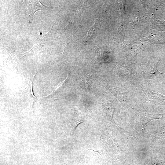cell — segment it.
I'll use <instances>...</instances> for the list:
<instances>
[{"label":"cell","instance_id":"cell-1","mask_svg":"<svg viewBox=\"0 0 165 165\" xmlns=\"http://www.w3.org/2000/svg\"><path fill=\"white\" fill-rule=\"evenodd\" d=\"M130 114L131 121L144 126L150 121L155 119H160L163 116L161 114L152 115L133 110Z\"/></svg>","mask_w":165,"mask_h":165},{"label":"cell","instance_id":"cell-5","mask_svg":"<svg viewBox=\"0 0 165 165\" xmlns=\"http://www.w3.org/2000/svg\"><path fill=\"white\" fill-rule=\"evenodd\" d=\"M96 21H95L93 26L88 30L86 36L82 39L83 43L87 42L92 37L94 31Z\"/></svg>","mask_w":165,"mask_h":165},{"label":"cell","instance_id":"cell-2","mask_svg":"<svg viewBox=\"0 0 165 165\" xmlns=\"http://www.w3.org/2000/svg\"><path fill=\"white\" fill-rule=\"evenodd\" d=\"M28 11L30 15L33 17L35 13L39 10H45L50 9L52 7L42 5L38 1L26 0L24 1Z\"/></svg>","mask_w":165,"mask_h":165},{"label":"cell","instance_id":"cell-7","mask_svg":"<svg viewBox=\"0 0 165 165\" xmlns=\"http://www.w3.org/2000/svg\"><path fill=\"white\" fill-rule=\"evenodd\" d=\"M152 165H165L163 163H154Z\"/></svg>","mask_w":165,"mask_h":165},{"label":"cell","instance_id":"cell-3","mask_svg":"<svg viewBox=\"0 0 165 165\" xmlns=\"http://www.w3.org/2000/svg\"><path fill=\"white\" fill-rule=\"evenodd\" d=\"M145 99L153 104L165 103V96L152 90L145 89L143 90Z\"/></svg>","mask_w":165,"mask_h":165},{"label":"cell","instance_id":"cell-6","mask_svg":"<svg viewBox=\"0 0 165 165\" xmlns=\"http://www.w3.org/2000/svg\"><path fill=\"white\" fill-rule=\"evenodd\" d=\"M85 83L86 86L87 88H89L90 86L91 82L89 75L86 74L84 76Z\"/></svg>","mask_w":165,"mask_h":165},{"label":"cell","instance_id":"cell-4","mask_svg":"<svg viewBox=\"0 0 165 165\" xmlns=\"http://www.w3.org/2000/svg\"><path fill=\"white\" fill-rule=\"evenodd\" d=\"M158 62L155 65L152 69L143 72V75L145 78L149 79H153L161 78L165 76V73H162L158 70L157 65Z\"/></svg>","mask_w":165,"mask_h":165}]
</instances>
